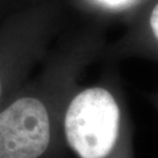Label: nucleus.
<instances>
[{
  "instance_id": "4",
  "label": "nucleus",
  "mask_w": 158,
  "mask_h": 158,
  "mask_svg": "<svg viewBox=\"0 0 158 158\" xmlns=\"http://www.w3.org/2000/svg\"><path fill=\"white\" fill-rule=\"evenodd\" d=\"M103 1H105L107 3H109V4H122V3H124L126 1H131V0H103Z\"/></svg>"
},
{
  "instance_id": "3",
  "label": "nucleus",
  "mask_w": 158,
  "mask_h": 158,
  "mask_svg": "<svg viewBox=\"0 0 158 158\" xmlns=\"http://www.w3.org/2000/svg\"><path fill=\"white\" fill-rule=\"evenodd\" d=\"M150 25H151V28H152L154 35H155V37L158 40V3L155 7H154L152 14H151Z\"/></svg>"
},
{
  "instance_id": "2",
  "label": "nucleus",
  "mask_w": 158,
  "mask_h": 158,
  "mask_svg": "<svg viewBox=\"0 0 158 158\" xmlns=\"http://www.w3.org/2000/svg\"><path fill=\"white\" fill-rule=\"evenodd\" d=\"M50 140L48 113L34 98H22L0 113V158H37Z\"/></svg>"
},
{
  "instance_id": "5",
  "label": "nucleus",
  "mask_w": 158,
  "mask_h": 158,
  "mask_svg": "<svg viewBox=\"0 0 158 158\" xmlns=\"http://www.w3.org/2000/svg\"><path fill=\"white\" fill-rule=\"evenodd\" d=\"M0 94H1V84H0Z\"/></svg>"
},
{
  "instance_id": "1",
  "label": "nucleus",
  "mask_w": 158,
  "mask_h": 158,
  "mask_svg": "<svg viewBox=\"0 0 158 158\" xmlns=\"http://www.w3.org/2000/svg\"><path fill=\"white\" fill-rule=\"evenodd\" d=\"M65 135L79 158H108L121 135V113L111 93L91 87L79 93L65 116Z\"/></svg>"
}]
</instances>
